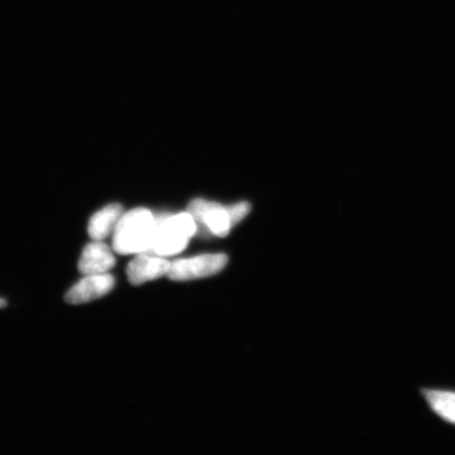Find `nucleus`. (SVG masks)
<instances>
[{"label":"nucleus","instance_id":"10","mask_svg":"<svg viewBox=\"0 0 455 455\" xmlns=\"http://www.w3.org/2000/svg\"><path fill=\"white\" fill-rule=\"evenodd\" d=\"M5 306H7V300L0 299V309L4 308Z\"/></svg>","mask_w":455,"mask_h":455},{"label":"nucleus","instance_id":"3","mask_svg":"<svg viewBox=\"0 0 455 455\" xmlns=\"http://www.w3.org/2000/svg\"><path fill=\"white\" fill-rule=\"evenodd\" d=\"M250 209L246 202L225 207L218 203L197 198L191 202L188 212L193 216L196 224L206 227L216 236L224 237L229 235L233 226L246 218Z\"/></svg>","mask_w":455,"mask_h":455},{"label":"nucleus","instance_id":"7","mask_svg":"<svg viewBox=\"0 0 455 455\" xmlns=\"http://www.w3.org/2000/svg\"><path fill=\"white\" fill-rule=\"evenodd\" d=\"M116 263L110 247L105 243L93 241L84 248L78 270L83 275H100L111 270Z\"/></svg>","mask_w":455,"mask_h":455},{"label":"nucleus","instance_id":"6","mask_svg":"<svg viewBox=\"0 0 455 455\" xmlns=\"http://www.w3.org/2000/svg\"><path fill=\"white\" fill-rule=\"evenodd\" d=\"M170 265V261L162 256L151 253L138 254L128 265L129 282L134 286H140V284L157 280L168 275Z\"/></svg>","mask_w":455,"mask_h":455},{"label":"nucleus","instance_id":"9","mask_svg":"<svg viewBox=\"0 0 455 455\" xmlns=\"http://www.w3.org/2000/svg\"><path fill=\"white\" fill-rule=\"evenodd\" d=\"M420 394L436 417L455 426V390L423 388Z\"/></svg>","mask_w":455,"mask_h":455},{"label":"nucleus","instance_id":"5","mask_svg":"<svg viewBox=\"0 0 455 455\" xmlns=\"http://www.w3.org/2000/svg\"><path fill=\"white\" fill-rule=\"evenodd\" d=\"M116 286V278L109 273L84 275L81 281L67 292L65 299L68 304L81 305L105 297Z\"/></svg>","mask_w":455,"mask_h":455},{"label":"nucleus","instance_id":"1","mask_svg":"<svg viewBox=\"0 0 455 455\" xmlns=\"http://www.w3.org/2000/svg\"><path fill=\"white\" fill-rule=\"evenodd\" d=\"M156 220L150 210L145 208L124 213L112 235L114 251L122 255L149 251Z\"/></svg>","mask_w":455,"mask_h":455},{"label":"nucleus","instance_id":"8","mask_svg":"<svg viewBox=\"0 0 455 455\" xmlns=\"http://www.w3.org/2000/svg\"><path fill=\"white\" fill-rule=\"evenodd\" d=\"M123 214L124 209L119 204H108L96 212L88 225V233L92 241L102 242L112 235Z\"/></svg>","mask_w":455,"mask_h":455},{"label":"nucleus","instance_id":"2","mask_svg":"<svg viewBox=\"0 0 455 455\" xmlns=\"http://www.w3.org/2000/svg\"><path fill=\"white\" fill-rule=\"evenodd\" d=\"M197 224L189 212L156 218L149 251L162 258L178 254L195 236Z\"/></svg>","mask_w":455,"mask_h":455},{"label":"nucleus","instance_id":"4","mask_svg":"<svg viewBox=\"0 0 455 455\" xmlns=\"http://www.w3.org/2000/svg\"><path fill=\"white\" fill-rule=\"evenodd\" d=\"M227 263V255L223 253L198 255L172 261L167 275L171 280L178 282L196 280L218 275Z\"/></svg>","mask_w":455,"mask_h":455}]
</instances>
